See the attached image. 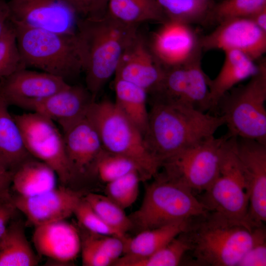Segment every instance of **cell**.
Here are the masks:
<instances>
[{
  "instance_id": "10",
  "label": "cell",
  "mask_w": 266,
  "mask_h": 266,
  "mask_svg": "<svg viewBox=\"0 0 266 266\" xmlns=\"http://www.w3.org/2000/svg\"><path fill=\"white\" fill-rule=\"evenodd\" d=\"M13 117L22 133L31 156L50 166L63 184L73 178L67 159L63 133L55 122L37 112L31 111Z\"/></svg>"
},
{
  "instance_id": "13",
  "label": "cell",
  "mask_w": 266,
  "mask_h": 266,
  "mask_svg": "<svg viewBox=\"0 0 266 266\" xmlns=\"http://www.w3.org/2000/svg\"><path fill=\"white\" fill-rule=\"evenodd\" d=\"M236 154L249 195V215L256 226L266 221V144L235 138Z\"/></svg>"
},
{
  "instance_id": "29",
  "label": "cell",
  "mask_w": 266,
  "mask_h": 266,
  "mask_svg": "<svg viewBox=\"0 0 266 266\" xmlns=\"http://www.w3.org/2000/svg\"><path fill=\"white\" fill-rule=\"evenodd\" d=\"M168 20L188 24L206 23L211 0H157Z\"/></svg>"
},
{
  "instance_id": "40",
  "label": "cell",
  "mask_w": 266,
  "mask_h": 266,
  "mask_svg": "<svg viewBox=\"0 0 266 266\" xmlns=\"http://www.w3.org/2000/svg\"><path fill=\"white\" fill-rule=\"evenodd\" d=\"M266 266V240L255 244L244 255L237 266Z\"/></svg>"
},
{
  "instance_id": "11",
  "label": "cell",
  "mask_w": 266,
  "mask_h": 266,
  "mask_svg": "<svg viewBox=\"0 0 266 266\" xmlns=\"http://www.w3.org/2000/svg\"><path fill=\"white\" fill-rule=\"evenodd\" d=\"M210 78L201 66V53L187 64L165 68L157 87L149 94L152 101L181 104L202 112L211 110Z\"/></svg>"
},
{
  "instance_id": "26",
  "label": "cell",
  "mask_w": 266,
  "mask_h": 266,
  "mask_svg": "<svg viewBox=\"0 0 266 266\" xmlns=\"http://www.w3.org/2000/svg\"><path fill=\"white\" fill-rule=\"evenodd\" d=\"M106 12L124 24L137 27L146 22L162 24L168 20L157 0H108Z\"/></svg>"
},
{
  "instance_id": "33",
  "label": "cell",
  "mask_w": 266,
  "mask_h": 266,
  "mask_svg": "<svg viewBox=\"0 0 266 266\" xmlns=\"http://www.w3.org/2000/svg\"><path fill=\"white\" fill-rule=\"evenodd\" d=\"M266 7V0H224L212 6L206 23L218 25L232 19L249 18Z\"/></svg>"
},
{
  "instance_id": "32",
  "label": "cell",
  "mask_w": 266,
  "mask_h": 266,
  "mask_svg": "<svg viewBox=\"0 0 266 266\" xmlns=\"http://www.w3.org/2000/svg\"><path fill=\"white\" fill-rule=\"evenodd\" d=\"M191 246L184 232L150 256L131 263L129 266H175Z\"/></svg>"
},
{
  "instance_id": "20",
  "label": "cell",
  "mask_w": 266,
  "mask_h": 266,
  "mask_svg": "<svg viewBox=\"0 0 266 266\" xmlns=\"http://www.w3.org/2000/svg\"><path fill=\"white\" fill-rule=\"evenodd\" d=\"M32 240L40 255L60 263L73 261L81 251L79 232L65 220L36 226Z\"/></svg>"
},
{
  "instance_id": "15",
  "label": "cell",
  "mask_w": 266,
  "mask_h": 266,
  "mask_svg": "<svg viewBox=\"0 0 266 266\" xmlns=\"http://www.w3.org/2000/svg\"><path fill=\"white\" fill-rule=\"evenodd\" d=\"M161 24L148 43L164 68L184 65L201 53L200 36L192 25L170 20Z\"/></svg>"
},
{
  "instance_id": "37",
  "label": "cell",
  "mask_w": 266,
  "mask_h": 266,
  "mask_svg": "<svg viewBox=\"0 0 266 266\" xmlns=\"http://www.w3.org/2000/svg\"><path fill=\"white\" fill-rule=\"evenodd\" d=\"M82 262L85 266H107L113 263L94 240L92 235L81 241Z\"/></svg>"
},
{
  "instance_id": "43",
  "label": "cell",
  "mask_w": 266,
  "mask_h": 266,
  "mask_svg": "<svg viewBox=\"0 0 266 266\" xmlns=\"http://www.w3.org/2000/svg\"><path fill=\"white\" fill-rule=\"evenodd\" d=\"M261 30L266 33V7L249 17Z\"/></svg>"
},
{
  "instance_id": "6",
  "label": "cell",
  "mask_w": 266,
  "mask_h": 266,
  "mask_svg": "<svg viewBox=\"0 0 266 266\" xmlns=\"http://www.w3.org/2000/svg\"><path fill=\"white\" fill-rule=\"evenodd\" d=\"M258 62L256 73L244 85L235 86L220 100L217 109L227 134L266 144V60Z\"/></svg>"
},
{
  "instance_id": "7",
  "label": "cell",
  "mask_w": 266,
  "mask_h": 266,
  "mask_svg": "<svg viewBox=\"0 0 266 266\" xmlns=\"http://www.w3.org/2000/svg\"><path fill=\"white\" fill-rule=\"evenodd\" d=\"M157 176L146 188L140 207L130 217L133 225L142 231L208 213L190 189L164 174Z\"/></svg>"
},
{
  "instance_id": "24",
  "label": "cell",
  "mask_w": 266,
  "mask_h": 266,
  "mask_svg": "<svg viewBox=\"0 0 266 266\" xmlns=\"http://www.w3.org/2000/svg\"><path fill=\"white\" fill-rule=\"evenodd\" d=\"M58 179L50 166L32 157L14 171L11 185L18 196L31 197L55 188Z\"/></svg>"
},
{
  "instance_id": "27",
  "label": "cell",
  "mask_w": 266,
  "mask_h": 266,
  "mask_svg": "<svg viewBox=\"0 0 266 266\" xmlns=\"http://www.w3.org/2000/svg\"><path fill=\"white\" fill-rule=\"evenodd\" d=\"M114 86L115 103L144 136L147 132L148 123V93L141 87L120 79H114Z\"/></svg>"
},
{
  "instance_id": "1",
  "label": "cell",
  "mask_w": 266,
  "mask_h": 266,
  "mask_svg": "<svg viewBox=\"0 0 266 266\" xmlns=\"http://www.w3.org/2000/svg\"><path fill=\"white\" fill-rule=\"evenodd\" d=\"M138 27L124 24L104 14L80 18L76 38L86 87L94 100L115 74L120 59L136 36Z\"/></svg>"
},
{
  "instance_id": "18",
  "label": "cell",
  "mask_w": 266,
  "mask_h": 266,
  "mask_svg": "<svg viewBox=\"0 0 266 266\" xmlns=\"http://www.w3.org/2000/svg\"><path fill=\"white\" fill-rule=\"evenodd\" d=\"M164 71L148 41L138 33L123 53L114 75L115 78L134 84L149 94L160 82Z\"/></svg>"
},
{
  "instance_id": "31",
  "label": "cell",
  "mask_w": 266,
  "mask_h": 266,
  "mask_svg": "<svg viewBox=\"0 0 266 266\" xmlns=\"http://www.w3.org/2000/svg\"><path fill=\"white\" fill-rule=\"evenodd\" d=\"M26 68L17 46L14 25L9 20L0 35V83Z\"/></svg>"
},
{
  "instance_id": "14",
  "label": "cell",
  "mask_w": 266,
  "mask_h": 266,
  "mask_svg": "<svg viewBox=\"0 0 266 266\" xmlns=\"http://www.w3.org/2000/svg\"><path fill=\"white\" fill-rule=\"evenodd\" d=\"M202 50L239 51L255 61L266 52V33L249 18L229 19L200 37Z\"/></svg>"
},
{
  "instance_id": "2",
  "label": "cell",
  "mask_w": 266,
  "mask_h": 266,
  "mask_svg": "<svg viewBox=\"0 0 266 266\" xmlns=\"http://www.w3.org/2000/svg\"><path fill=\"white\" fill-rule=\"evenodd\" d=\"M225 125L223 117L193 107L152 101L144 135L151 153L163 162L182 150L214 135Z\"/></svg>"
},
{
  "instance_id": "5",
  "label": "cell",
  "mask_w": 266,
  "mask_h": 266,
  "mask_svg": "<svg viewBox=\"0 0 266 266\" xmlns=\"http://www.w3.org/2000/svg\"><path fill=\"white\" fill-rule=\"evenodd\" d=\"M11 22L26 67L38 68L66 80L83 71L76 34H60Z\"/></svg>"
},
{
  "instance_id": "39",
  "label": "cell",
  "mask_w": 266,
  "mask_h": 266,
  "mask_svg": "<svg viewBox=\"0 0 266 266\" xmlns=\"http://www.w3.org/2000/svg\"><path fill=\"white\" fill-rule=\"evenodd\" d=\"M92 234L95 242L112 263H114L124 253V239L114 236Z\"/></svg>"
},
{
  "instance_id": "21",
  "label": "cell",
  "mask_w": 266,
  "mask_h": 266,
  "mask_svg": "<svg viewBox=\"0 0 266 266\" xmlns=\"http://www.w3.org/2000/svg\"><path fill=\"white\" fill-rule=\"evenodd\" d=\"M94 101L86 87L69 84L38 102L31 111L58 123L62 130L85 117Z\"/></svg>"
},
{
  "instance_id": "25",
  "label": "cell",
  "mask_w": 266,
  "mask_h": 266,
  "mask_svg": "<svg viewBox=\"0 0 266 266\" xmlns=\"http://www.w3.org/2000/svg\"><path fill=\"white\" fill-rule=\"evenodd\" d=\"M8 107L0 97V161L14 172L32 156L26 148L20 127Z\"/></svg>"
},
{
  "instance_id": "22",
  "label": "cell",
  "mask_w": 266,
  "mask_h": 266,
  "mask_svg": "<svg viewBox=\"0 0 266 266\" xmlns=\"http://www.w3.org/2000/svg\"><path fill=\"white\" fill-rule=\"evenodd\" d=\"M190 220L143 230L132 238L126 237L124 240L126 255L117 260L115 265L129 266L133 261L150 256L186 231Z\"/></svg>"
},
{
  "instance_id": "9",
  "label": "cell",
  "mask_w": 266,
  "mask_h": 266,
  "mask_svg": "<svg viewBox=\"0 0 266 266\" xmlns=\"http://www.w3.org/2000/svg\"><path fill=\"white\" fill-rule=\"evenodd\" d=\"M229 135L212 136L164 161V174L194 191H204L219 173L224 144Z\"/></svg>"
},
{
  "instance_id": "4",
  "label": "cell",
  "mask_w": 266,
  "mask_h": 266,
  "mask_svg": "<svg viewBox=\"0 0 266 266\" xmlns=\"http://www.w3.org/2000/svg\"><path fill=\"white\" fill-rule=\"evenodd\" d=\"M86 116L95 127L104 150L134 161L143 180L157 174L161 163L149 151L141 132L115 102L95 100Z\"/></svg>"
},
{
  "instance_id": "19",
  "label": "cell",
  "mask_w": 266,
  "mask_h": 266,
  "mask_svg": "<svg viewBox=\"0 0 266 266\" xmlns=\"http://www.w3.org/2000/svg\"><path fill=\"white\" fill-rule=\"evenodd\" d=\"M67 159L73 178L93 172L104 149L94 125L86 116L62 130Z\"/></svg>"
},
{
  "instance_id": "36",
  "label": "cell",
  "mask_w": 266,
  "mask_h": 266,
  "mask_svg": "<svg viewBox=\"0 0 266 266\" xmlns=\"http://www.w3.org/2000/svg\"><path fill=\"white\" fill-rule=\"evenodd\" d=\"M79 223L91 233L110 235L125 239L123 235L108 225L82 198L76 206L74 214Z\"/></svg>"
},
{
  "instance_id": "28",
  "label": "cell",
  "mask_w": 266,
  "mask_h": 266,
  "mask_svg": "<svg viewBox=\"0 0 266 266\" xmlns=\"http://www.w3.org/2000/svg\"><path fill=\"white\" fill-rule=\"evenodd\" d=\"M38 263L21 225L10 222L0 238V266H34Z\"/></svg>"
},
{
  "instance_id": "38",
  "label": "cell",
  "mask_w": 266,
  "mask_h": 266,
  "mask_svg": "<svg viewBox=\"0 0 266 266\" xmlns=\"http://www.w3.org/2000/svg\"><path fill=\"white\" fill-rule=\"evenodd\" d=\"M81 18H92L103 14L108 0H67Z\"/></svg>"
},
{
  "instance_id": "17",
  "label": "cell",
  "mask_w": 266,
  "mask_h": 266,
  "mask_svg": "<svg viewBox=\"0 0 266 266\" xmlns=\"http://www.w3.org/2000/svg\"><path fill=\"white\" fill-rule=\"evenodd\" d=\"M79 193L65 187H56L31 197L12 198L16 209L35 227L65 220L74 214L82 200Z\"/></svg>"
},
{
  "instance_id": "23",
  "label": "cell",
  "mask_w": 266,
  "mask_h": 266,
  "mask_svg": "<svg viewBox=\"0 0 266 266\" xmlns=\"http://www.w3.org/2000/svg\"><path fill=\"white\" fill-rule=\"evenodd\" d=\"M224 53V62L219 73L209 80L211 111L217 110L220 100L226 93L240 82L250 78L258 69V62L239 51Z\"/></svg>"
},
{
  "instance_id": "41",
  "label": "cell",
  "mask_w": 266,
  "mask_h": 266,
  "mask_svg": "<svg viewBox=\"0 0 266 266\" xmlns=\"http://www.w3.org/2000/svg\"><path fill=\"white\" fill-rule=\"evenodd\" d=\"M17 209L12 201V197L0 200V238L5 232Z\"/></svg>"
},
{
  "instance_id": "8",
  "label": "cell",
  "mask_w": 266,
  "mask_h": 266,
  "mask_svg": "<svg viewBox=\"0 0 266 266\" xmlns=\"http://www.w3.org/2000/svg\"><path fill=\"white\" fill-rule=\"evenodd\" d=\"M235 141V137L226 140L219 174L199 200L209 211L251 227H258L249 217V195L236 154Z\"/></svg>"
},
{
  "instance_id": "44",
  "label": "cell",
  "mask_w": 266,
  "mask_h": 266,
  "mask_svg": "<svg viewBox=\"0 0 266 266\" xmlns=\"http://www.w3.org/2000/svg\"><path fill=\"white\" fill-rule=\"evenodd\" d=\"M10 12L7 2L0 0V35L7 22L10 20Z\"/></svg>"
},
{
  "instance_id": "3",
  "label": "cell",
  "mask_w": 266,
  "mask_h": 266,
  "mask_svg": "<svg viewBox=\"0 0 266 266\" xmlns=\"http://www.w3.org/2000/svg\"><path fill=\"white\" fill-rule=\"evenodd\" d=\"M191 219L184 232L197 263L211 266H236L255 244L266 240L262 225L251 227L208 211Z\"/></svg>"
},
{
  "instance_id": "16",
  "label": "cell",
  "mask_w": 266,
  "mask_h": 266,
  "mask_svg": "<svg viewBox=\"0 0 266 266\" xmlns=\"http://www.w3.org/2000/svg\"><path fill=\"white\" fill-rule=\"evenodd\" d=\"M68 85L60 77L26 68L0 83V97L8 106L14 105L31 111L38 102Z\"/></svg>"
},
{
  "instance_id": "35",
  "label": "cell",
  "mask_w": 266,
  "mask_h": 266,
  "mask_svg": "<svg viewBox=\"0 0 266 266\" xmlns=\"http://www.w3.org/2000/svg\"><path fill=\"white\" fill-rule=\"evenodd\" d=\"M141 180L142 179L138 171L130 172L106 183V196L124 209L136 200Z\"/></svg>"
},
{
  "instance_id": "42",
  "label": "cell",
  "mask_w": 266,
  "mask_h": 266,
  "mask_svg": "<svg viewBox=\"0 0 266 266\" xmlns=\"http://www.w3.org/2000/svg\"><path fill=\"white\" fill-rule=\"evenodd\" d=\"M14 172L0 161V200L10 198L9 188Z\"/></svg>"
},
{
  "instance_id": "12",
  "label": "cell",
  "mask_w": 266,
  "mask_h": 266,
  "mask_svg": "<svg viewBox=\"0 0 266 266\" xmlns=\"http://www.w3.org/2000/svg\"><path fill=\"white\" fill-rule=\"evenodd\" d=\"M10 20L32 28L75 35L81 18L67 0H9Z\"/></svg>"
},
{
  "instance_id": "30",
  "label": "cell",
  "mask_w": 266,
  "mask_h": 266,
  "mask_svg": "<svg viewBox=\"0 0 266 266\" xmlns=\"http://www.w3.org/2000/svg\"><path fill=\"white\" fill-rule=\"evenodd\" d=\"M83 199L108 225L123 235L133 227L124 209L106 196L89 193Z\"/></svg>"
},
{
  "instance_id": "34",
  "label": "cell",
  "mask_w": 266,
  "mask_h": 266,
  "mask_svg": "<svg viewBox=\"0 0 266 266\" xmlns=\"http://www.w3.org/2000/svg\"><path fill=\"white\" fill-rule=\"evenodd\" d=\"M134 171L139 173L143 180L141 171L134 161L103 149L96 161L93 172L101 181L107 183Z\"/></svg>"
}]
</instances>
